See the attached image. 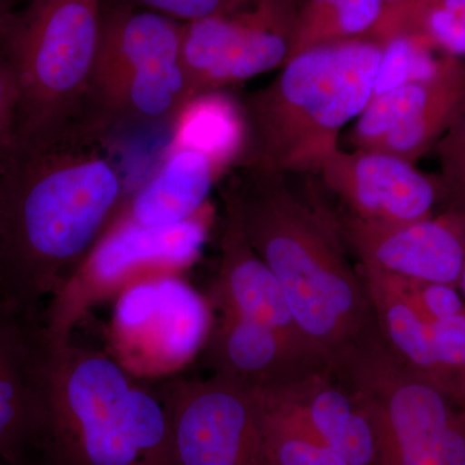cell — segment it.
Segmentation results:
<instances>
[{
	"instance_id": "3",
	"label": "cell",
	"mask_w": 465,
	"mask_h": 465,
	"mask_svg": "<svg viewBox=\"0 0 465 465\" xmlns=\"http://www.w3.org/2000/svg\"><path fill=\"white\" fill-rule=\"evenodd\" d=\"M382 45L372 38L318 45L290 58L241 103L243 149L234 168L320 173L339 136L374 96Z\"/></svg>"
},
{
	"instance_id": "21",
	"label": "cell",
	"mask_w": 465,
	"mask_h": 465,
	"mask_svg": "<svg viewBox=\"0 0 465 465\" xmlns=\"http://www.w3.org/2000/svg\"><path fill=\"white\" fill-rule=\"evenodd\" d=\"M410 36L440 56L465 60V0H410L385 7L369 38Z\"/></svg>"
},
{
	"instance_id": "4",
	"label": "cell",
	"mask_w": 465,
	"mask_h": 465,
	"mask_svg": "<svg viewBox=\"0 0 465 465\" xmlns=\"http://www.w3.org/2000/svg\"><path fill=\"white\" fill-rule=\"evenodd\" d=\"M45 399L36 465H171L163 394L134 381L108 354L72 339L50 341Z\"/></svg>"
},
{
	"instance_id": "27",
	"label": "cell",
	"mask_w": 465,
	"mask_h": 465,
	"mask_svg": "<svg viewBox=\"0 0 465 465\" xmlns=\"http://www.w3.org/2000/svg\"><path fill=\"white\" fill-rule=\"evenodd\" d=\"M5 39L0 42V170L16 148L20 109L16 66Z\"/></svg>"
},
{
	"instance_id": "25",
	"label": "cell",
	"mask_w": 465,
	"mask_h": 465,
	"mask_svg": "<svg viewBox=\"0 0 465 465\" xmlns=\"http://www.w3.org/2000/svg\"><path fill=\"white\" fill-rule=\"evenodd\" d=\"M433 150L445 200L450 207L465 211V106Z\"/></svg>"
},
{
	"instance_id": "18",
	"label": "cell",
	"mask_w": 465,
	"mask_h": 465,
	"mask_svg": "<svg viewBox=\"0 0 465 465\" xmlns=\"http://www.w3.org/2000/svg\"><path fill=\"white\" fill-rule=\"evenodd\" d=\"M268 393L280 394L295 407L312 430L349 465H381L374 428L365 409L332 372Z\"/></svg>"
},
{
	"instance_id": "5",
	"label": "cell",
	"mask_w": 465,
	"mask_h": 465,
	"mask_svg": "<svg viewBox=\"0 0 465 465\" xmlns=\"http://www.w3.org/2000/svg\"><path fill=\"white\" fill-rule=\"evenodd\" d=\"M103 0H29L7 45L20 85L17 142L42 136L92 104Z\"/></svg>"
},
{
	"instance_id": "20",
	"label": "cell",
	"mask_w": 465,
	"mask_h": 465,
	"mask_svg": "<svg viewBox=\"0 0 465 465\" xmlns=\"http://www.w3.org/2000/svg\"><path fill=\"white\" fill-rule=\"evenodd\" d=\"M170 150H193L213 162L220 174L234 168L244 143L241 103L224 91L194 94L171 121Z\"/></svg>"
},
{
	"instance_id": "31",
	"label": "cell",
	"mask_w": 465,
	"mask_h": 465,
	"mask_svg": "<svg viewBox=\"0 0 465 465\" xmlns=\"http://www.w3.org/2000/svg\"><path fill=\"white\" fill-rule=\"evenodd\" d=\"M410 0H384L385 7H394V5H405Z\"/></svg>"
},
{
	"instance_id": "10",
	"label": "cell",
	"mask_w": 465,
	"mask_h": 465,
	"mask_svg": "<svg viewBox=\"0 0 465 465\" xmlns=\"http://www.w3.org/2000/svg\"><path fill=\"white\" fill-rule=\"evenodd\" d=\"M171 465H269L252 391L213 375L163 391Z\"/></svg>"
},
{
	"instance_id": "13",
	"label": "cell",
	"mask_w": 465,
	"mask_h": 465,
	"mask_svg": "<svg viewBox=\"0 0 465 465\" xmlns=\"http://www.w3.org/2000/svg\"><path fill=\"white\" fill-rule=\"evenodd\" d=\"M48 344L42 316L0 305V460L7 465L41 457Z\"/></svg>"
},
{
	"instance_id": "2",
	"label": "cell",
	"mask_w": 465,
	"mask_h": 465,
	"mask_svg": "<svg viewBox=\"0 0 465 465\" xmlns=\"http://www.w3.org/2000/svg\"><path fill=\"white\" fill-rule=\"evenodd\" d=\"M287 174L232 168L222 186L242 231L282 286L309 341L336 361L381 338L365 278L342 249L338 219L290 188Z\"/></svg>"
},
{
	"instance_id": "9",
	"label": "cell",
	"mask_w": 465,
	"mask_h": 465,
	"mask_svg": "<svg viewBox=\"0 0 465 465\" xmlns=\"http://www.w3.org/2000/svg\"><path fill=\"white\" fill-rule=\"evenodd\" d=\"M302 0H241L183 24L182 65L189 97L280 69L290 58Z\"/></svg>"
},
{
	"instance_id": "6",
	"label": "cell",
	"mask_w": 465,
	"mask_h": 465,
	"mask_svg": "<svg viewBox=\"0 0 465 465\" xmlns=\"http://www.w3.org/2000/svg\"><path fill=\"white\" fill-rule=\"evenodd\" d=\"M332 375L365 409L381 465H461L465 411L436 384L397 362L381 338L333 363Z\"/></svg>"
},
{
	"instance_id": "17",
	"label": "cell",
	"mask_w": 465,
	"mask_h": 465,
	"mask_svg": "<svg viewBox=\"0 0 465 465\" xmlns=\"http://www.w3.org/2000/svg\"><path fill=\"white\" fill-rule=\"evenodd\" d=\"M183 24L130 7L103 5L92 96L128 75L182 61Z\"/></svg>"
},
{
	"instance_id": "26",
	"label": "cell",
	"mask_w": 465,
	"mask_h": 465,
	"mask_svg": "<svg viewBox=\"0 0 465 465\" xmlns=\"http://www.w3.org/2000/svg\"><path fill=\"white\" fill-rule=\"evenodd\" d=\"M384 275H387L396 289L414 305L416 311L428 320H445V318L458 316L465 312L464 299L457 286L448 283L421 282V281L403 280V278Z\"/></svg>"
},
{
	"instance_id": "7",
	"label": "cell",
	"mask_w": 465,
	"mask_h": 465,
	"mask_svg": "<svg viewBox=\"0 0 465 465\" xmlns=\"http://www.w3.org/2000/svg\"><path fill=\"white\" fill-rule=\"evenodd\" d=\"M208 204L191 219L167 226L110 222L87 258L48 299L42 321L51 341L72 339L73 330L100 302L118 296L137 281L182 274L206 243Z\"/></svg>"
},
{
	"instance_id": "24",
	"label": "cell",
	"mask_w": 465,
	"mask_h": 465,
	"mask_svg": "<svg viewBox=\"0 0 465 465\" xmlns=\"http://www.w3.org/2000/svg\"><path fill=\"white\" fill-rule=\"evenodd\" d=\"M381 45V69L376 78L374 94L430 74L440 58L436 52L425 47L423 43L410 36H393Z\"/></svg>"
},
{
	"instance_id": "29",
	"label": "cell",
	"mask_w": 465,
	"mask_h": 465,
	"mask_svg": "<svg viewBox=\"0 0 465 465\" xmlns=\"http://www.w3.org/2000/svg\"><path fill=\"white\" fill-rule=\"evenodd\" d=\"M25 0H0V42L7 36Z\"/></svg>"
},
{
	"instance_id": "23",
	"label": "cell",
	"mask_w": 465,
	"mask_h": 465,
	"mask_svg": "<svg viewBox=\"0 0 465 465\" xmlns=\"http://www.w3.org/2000/svg\"><path fill=\"white\" fill-rule=\"evenodd\" d=\"M384 9V0H302L290 58L318 45L369 38Z\"/></svg>"
},
{
	"instance_id": "19",
	"label": "cell",
	"mask_w": 465,
	"mask_h": 465,
	"mask_svg": "<svg viewBox=\"0 0 465 465\" xmlns=\"http://www.w3.org/2000/svg\"><path fill=\"white\" fill-rule=\"evenodd\" d=\"M220 173L213 162L193 150H170L157 173L124 198L110 222L167 226L185 222L207 204Z\"/></svg>"
},
{
	"instance_id": "11",
	"label": "cell",
	"mask_w": 465,
	"mask_h": 465,
	"mask_svg": "<svg viewBox=\"0 0 465 465\" xmlns=\"http://www.w3.org/2000/svg\"><path fill=\"white\" fill-rule=\"evenodd\" d=\"M465 106V60L440 56L430 74L376 94L351 131L354 148L415 163L434 148Z\"/></svg>"
},
{
	"instance_id": "16",
	"label": "cell",
	"mask_w": 465,
	"mask_h": 465,
	"mask_svg": "<svg viewBox=\"0 0 465 465\" xmlns=\"http://www.w3.org/2000/svg\"><path fill=\"white\" fill-rule=\"evenodd\" d=\"M222 200L220 265L211 308L262 324L295 344L321 351L300 329L273 272L251 247L232 202L223 194Z\"/></svg>"
},
{
	"instance_id": "28",
	"label": "cell",
	"mask_w": 465,
	"mask_h": 465,
	"mask_svg": "<svg viewBox=\"0 0 465 465\" xmlns=\"http://www.w3.org/2000/svg\"><path fill=\"white\" fill-rule=\"evenodd\" d=\"M241 0H103L105 7H130L154 12L180 24L194 23L224 12Z\"/></svg>"
},
{
	"instance_id": "33",
	"label": "cell",
	"mask_w": 465,
	"mask_h": 465,
	"mask_svg": "<svg viewBox=\"0 0 465 465\" xmlns=\"http://www.w3.org/2000/svg\"><path fill=\"white\" fill-rule=\"evenodd\" d=\"M461 465H465V457H464L463 464H461Z\"/></svg>"
},
{
	"instance_id": "30",
	"label": "cell",
	"mask_w": 465,
	"mask_h": 465,
	"mask_svg": "<svg viewBox=\"0 0 465 465\" xmlns=\"http://www.w3.org/2000/svg\"><path fill=\"white\" fill-rule=\"evenodd\" d=\"M458 289H459V291H460L461 296H463V299L465 300V255H464L463 269H461L460 281H459Z\"/></svg>"
},
{
	"instance_id": "14",
	"label": "cell",
	"mask_w": 465,
	"mask_h": 465,
	"mask_svg": "<svg viewBox=\"0 0 465 465\" xmlns=\"http://www.w3.org/2000/svg\"><path fill=\"white\" fill-rule=\"evenodd\" d=\"M318 173L344 204V215L362 222L425 219L445 200L439 176H430L415 163L378 150L339 148Z\"/></svg>"
},
{
	"instance_id": "15",
	"label": "cell",
	"mask_w": 465,
	"mask_h": 465,
	"mask_svg": "<svg viewBox=\"0 0 465 465\" xmlns=\"http://www.w3.org/2000/svg\"><path fill=\"white\" fill-rule=\"evenodd\" d=\"M213 375L252 393L293 387L317 374L332 372L329 358L302 347L262 324L219 312L203 348Z\"/></svg>"
},
{
	"instance_id": "22",
	"label": "cell",
	"mask_w": 465,
	"mask_h": 465,
	"mask_svg": "<svg viewBox=\"0 0 465 465\" xmlns=\"http://www.w3.org/2000/svg\"><path fill=\"white\" fill-rule=\"evenodd\" d=\"M262 411L269 465H349L278 394L253 393Z\"/></svg>"
},
{
	"instance_id": "8",
	"label": "cell",
	"mask_w": 465,
	"mask_h": 465,
	"mask_svg": "<svg viewBox=\"0 0 465 465\" xmlns=\"http://www.w3.org/2000/svg\"><path fill=\"white\" fill-rule=\"evenodd\" d=\"M213 308L180 274L137 281L116 298L108 336L113 358L134 378H161L194 360Z\"/></svg>"
},
{
	"instance_id": "1",
	"label": "cell",
	"mask_w": 465,
	"mask_h": 465,
	"mask_svg": "<svg viewBox=\"0 0 465 465\" xmlns=\"http://www.w3.org/2000/svg\"><path fill=\"white\" fill-rule=\"evenodd\" d=\"M110 128L87 109L17 142L0 170L2 307L42 316L124 201V179L106 139Z\"/></svg>"
},
{
	"instance_id": "12",
	"label": "cell",
	"mask_w": 465,
	"mask_h": 465,
	"mask_svg": "<svg viewBox=\"0 0 465 465\" xmlns=\"http://www.w3.org/2000/svg\"><path fill=\"white\" fill-rule=\"evenodd\" d=\"M341 237L361 268L403 280L459 286L465 255V211L406 223H370L342 215Z\"/></svg>"
},
{
	"instance_id": "32",
	"label": "cell",
	"mask_w": 465,
	"mask_h": 465,
	"mask_svg": "<svg viewBox=\"0 0 465 465\" xmlns=\"http://www.w3.org/2000/svg\"><path fill=\"white\" fill-rule=\"evenodd\" d=\"M460 407L465 411V393H464L463 399H461V401H460Z\"/></svg>"
}]
</instances>
